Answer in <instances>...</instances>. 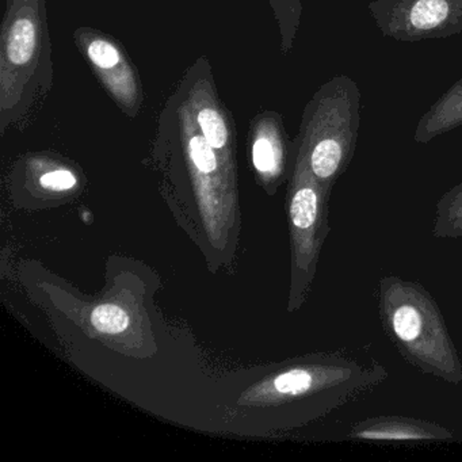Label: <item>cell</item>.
<instances>
[{
    "instance_id": "cell-10",
    "label": "cell",
    "mask_w": 462,
    "mask_h": 462,
    "mask_svg": "<svg viewBox=\"0 0 462 462\" xmlns=\"http://www.w3.org/2000/svg\"><path fill=\"white\" fill-rule=\"evenodd\" d=\"M348 437L367 442H448L454 438L448 427L410 416L367 418L351 426Z\"/></svg>"
},
{
    "instance_id": "cell-5",
    "label": "cell",
    "mask_w": 462,
    "mask_h": 462,
    "mask_svg": "<svg viewBox=\"0 0 462 462\" xmlns=\"http://www.w3.org/2000/svg\"><path fill=\"white\" fill-rule=\"evenodd\" d=\"M327 190L302 162L293 161L286 194L291 234V273L288 312H297L310 297L324 242L331 232Z\"/></svg>"
},
{
    "instance_id": "cell-12",
    "label": "cell",
    "mask_w": 462,
    "mask_h": 462,
    "mask_svg": "<svg viewBox=\"0 0 462 462\" xmlns=\"http://www.w3.org/2000/svg\"><path fill=\"white\" fill-rule=\"evenodd\" d=\"M432 236L437 239L462 237V182L446 191L438 199Z\"/></svg>"
},
{
    "instance_id": "cell-13",
    "label": "cell",
    "mask_w": 462,
    "mask_h": 462,
    "mask_svg": "<svg viewBox=\"0 0 462 462\" xmlns=\"http://www.w3.org/2000/svg\"><path fill=\"white\" fill-rule=\"evenodd\" d=\"M90 323L102 334L118 335L128 329L129 316L116 304H102L91 312Z\"/></svg>"
},
{
    "instance_id": "cell-3",
    "label": "cell",
    "mask_w": 462,
    "mask_h": 462,
    "mask_svg": "<svg viewBox=\"0 0 462 462\" xmlns=\"http://www.w3.org/2000/svg\"><path fill=\"white\" fill-rule=\"evenodd\" d=\"M378 316L397 353L419 372L457 386L462 362L440 308L421 283L386 275L378 281Z\"/></svg>"
},
{
    "instance_id": "cell-4",
    "label": "cell",
    "mask_w": 462,
    "mask_h": 462,
    "mask_svg": "<svg viewBox=\"0 0 462 462\" xmlns=\"http://www.w3.org/2000/svg\"><path fill=\"white\" fill-rule=\"evenodd\" d=\"M361 93L346 75L327 80L302 113L293 142V161L302 162L328 191L345 174L356 152Z\"/></svg>"
},
{
    "instance_id": "cell-9",
    "label": "cell",
    "mask_w": 462,
    "mask_h": 462,
    "mask_svg": "<svg viewBox=\"0 0 462 462\" xmlns=\"http://www.w3.org/2000/svg\"><path fill=\"white\" fill-rule=\"evenodd\" d=\"M248 161L259 185L273 196L291 178L293 142L286 134L282 116L263 110L254 116L247 134Z\"/></svg>"
},
{
    "instance_id": "cell-11",
    "label": "cell",
    "mask_w": 462,
    "mask_h": 462,
    "mask_svg": "<svg viewBox=\"0 0 462 462\" xmlns=\"http://www.w3.org/2000/svg\"><path fill=\"white\" fill-rule=\"evenodd\" d=\"M462 125V79L451 86L420 118L413 140L420 144Z\"/></svg>"
},
{
    "instance_id": "cell-2",
    "label": "cell",
    "mask_w": 462,
    "mask_h": 462,
    "mask_svg": "<svg viewBox=\"0 0 462 462\" xmlns=\"http://www.w3.org/2000/svg\"><path fill=\"white\" fill-rule=\"evenodd\" d=\"M47 0H6L0 31V134L21 128L53 88Z\"/></svg>"
},
{
    "instance_id": "cell-6",
    "label": "cell",
    "mask_w": 462,
    "mask_h": 462,
    "mask_svg": "<svg viewBox=\"0 0 462 462\" xmlns=\"http://www.w3.org/2000/svg\"><path fill=\"white\" fill-rule=\"evenodd\" d=\"M75 45L116 106L128 118L140 115L144 106L142 78L124 45L99 29H75Z\"/></svg>"
},
{
    "instance_id": "cell-8",
    "label": "cell",
    "mask_w": 462,
    "mask_h": 462,
    "mask_svg": "<svg viewBox=\"0 0 462 462\" xmlns=\"http://www.w3.org/2000/svg\"><path fill=\"white\" fill-rule=\"evenodd\" d=\"M370 12L383 36L400 42L442 39L462 32V0H375Z\"/></svg>"
},
{
    "instance_id": "cell-7",
    "label": "cell",
    "mask_w": 462,
    "mask_h": 462,
    "mask_svg": "<svg viewBox=\"0 0 462 462\" xmlns=\"http://www.w3.org/2000/svg\"><path fill=\"white\" fill-rule=\"evenodd\" d=\"M175 88L207 142L217 151L224 163L237 172L236 126L231 110L218 96L210 61L199 56Z\"/></svg>"
},
{
    "instance_id": "cell-1",
    "label": "cell",
    "mask_w": 462,
    "mask_h": 462,
    "mask_svg": "<svg viewBox=\"0 0 462 462\" xmlns=\"http://www.w3.org/2000/svg\"><path fill=\"white\" fill-rule=\"evenodd\" d=\"M153 159L194 202L210 242L226 245L236 224L237 172L207 142L177 88L159 113Z\"/></svg>"
}]
</instances>
